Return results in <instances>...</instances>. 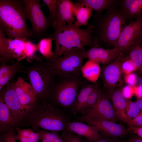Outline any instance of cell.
Instances as JSON below:
<instances>
[{"label":"cell","instance_id":"cell-1","mask_svg":"<svg viewBox=\"0 0 142 142\" xmlns=\"http://www.w3.org/2000/svg\"><path fill=\"white\" fill-rule=\"evenodd\" d=\"M53 33L49 34L48 38H52L55 42L53 61L65 52L85 48L99 47L96 38L93 35L94 26L92 24L85 29H82L74 24L54 27Z\"/></svg>","mask_w":142,"mask_h":142},{"label":"cell","instance_id":"cell-2","mask_svg":"<svg viewBox=\"0 0 142 142\" xmlns=\"http://www.w3.org/2000/svg\"><path fill=\"white\" fill-rule=\"evenodd\" d=\"M69 122L68 117L60 109L49 103L37 101L25 111L20 126L64 132Z\"/></svg>","mask_w":142,"mask_h":142},{"label":"cell","instance_id":"cell-3","mask_svg":"<svg viewBox=\"0 0 142 142\" xmlns=\"http://www.w3.org/2000/svg\"><path fill=\"white\" fill-rule=\"evenodd\" d=\"M26 19L22 0H0V28L8 38L28 39L32 37Z\"/></svg>","mask_w":142,"mask_h":142},{"label":"cell","instance_id":"cell-4","mask_svg":"<svg viewBox=\"0 0 142 142\" xmlns=\"http://www.w3.org/2000/svg\"><path fill=\"white\" fill-rule=\"evenodd\" d=\"M114 5L104 15L97 13L94 15L92 34L99 45L104 43L114 46L126 26L121 10Z\"/></svg>","mask_w":142,"mask_h":142},{"label":"cell","instance_id":"cell-5","mask_svg":"<svg viewBox=\"0 0 142 142\" xmlns=\"http://www.w3.org/2000/svg\"><path fill=\"white\" fill-rule=\"evenodd\" d=\"M31 84L36 93L37 101L46 102L51 91L53 73L49 62L36 59L26 67Z\"/></svg>","mask_w":142,"mask_h":142},{"label":"cell","instance_id":"cell-6","mask_svg":"<svg viewBox=\"0 0 142 142\" xmlns=\"http://www.w3.org/2000/svg\"><path fill=\"white\" fill-rule=\"evenodd\" d=\"M85 48L65 52L53 61H49L54 75L63 77L79 75L85 59L82 55Z\"/></svg>","mask_w":142,"mask_h":142},{"label":"cell","instance_id":"cell-7","mask_svg":"<svg viewBox=\"0 0 142 142\" xmlns=\"http://www.w3.org/2000/svg\"><path fill=\"white\" fill-rule=\"evenodd\" d=\"M26 19L30 22L33 35L38 37H47L48 29L52 27L48 17L44 14L40 0H23Z\"/></svg>","mask_w":142,"mask_h":142},{"label":"cell","instance_id":"cell-8","mask_svg":"<svg viewBox=\"0 0 142 142\" xmlns=\"http://www.w3.org/2000/svg\"><path fill=\"white\" fill-rule=\"evenodd\" d=\"M0 61L1 64L9 62L13 64V60L20 62L26 58L25 48L26 39H11L7 37L0 28Z\"/></svg>","mask_w":142,"mask_h":142},{"label":"cell","instance_id":"cell-9","mask_svg":"<svg viewBox=\"0 0 142 142\" xmlns=\"http://www.w3.org/2000/svg\"><path fill=\"white\" fill-rule=\"evenodd\" d=\"M79 85V82L76 79L64 81L58 84L49 95L52 96L53 101L58 105L64 107L72 106L78 93Z\"/></svg>","mask_w":142,"mask_h":142},{"label":"cell","instance_id":"cell-10","mask_svg":"<svg viewBox=\"0 0 142 142\" xmlns=\"http://www.w3.org/2000/svg\"><path fill=\"white\" fill-rule=\"evenodd\" d=\"M142 34V18H140L126 25L113 47L124 53L128 52L133 46L139 43Z\"/></svg>","mask_w":142,"mask_h":142},{"label":"cell","instance_id":"cell-11","mask_svg":"<svg viewBox=\"0 0 142 142\" xmlns=\"http://www.w3.org/2000/svg\"><path fill=\"white\" fill-rule=\"evenodd\" d=\"M79 120L95 128L102 136L120 138L125 136L128 133V130L123 125L116 123L83 115Z\"/></svg>","mask_w":142,"mask_h":142},{"label":"cell","instance_id":"cell-12","mask_svg":"<svg viewBox=\"0 0 142 142\" xmlns=\"http://www.w3.org/2000/svg\"><path fill=\"white\" fill-rule=\"evenodd\" d=\"M15 82L11 80L0 92V99L7 105L16 121L20 127L25 111L20 103L14 88Z\"/></svg>","mask_w":142,"mask_h":142},{"label":"cell","instance_id":"cell-13","mask_svg":"<svg viewBox=\"0 0 142 142\" xmlns=\"http://www.w3.org/2000/svg\"><path fill=\"white\" fill-rule=\"evenodd\" d=\"M83 115L116 123L119 120L116 116L107 95L102 94L98 104L87 110Z\"/></svg>","mask_w":142,"mask_h":142},{"label":"cell","instance_id":"cell-14","mask_svg":"<svg viewBox=\"0 0 142 142\" xmlns=\"http://www.w3.org/2000/svg\"><path fill=\"white\" fill-rule=\"evenodd\" d=\"M126 55L121 53L113 62L106 66L102 71V76L105 86L109 90L115 89L120 83L123 73L121 63Z\"/></svg>","mask_w":142,"mask_h":142},{"label":"cell","instance_id":"cell-15","mask_svg":"<svg viewBox=\"0 0 142 142\" xmlns=\"http://www.w3.org/2000/svg\"><path fill=\"white\" fill-rule=\"evenodd\" d=\"M14 88L20 103L24 111L31 107L37 101L36 93L31 84L19 77Z\"/></svg>","mask_w":142,"mask_h":142},{"label":"cell","instance_id":"cell-16","mask_svg":"<svg viewBox=\"0 0 142 142\" xmlns=\"http://www.w3.org/2000/svg\"><path fill=\"white\" fill-rule=\"evenodd\" d=\"M121 53L115 48L107 49L94 47L84 50L82 55L85 59L87 58L99 64H106L115 60Z\"/></svg>","mask_w":142,"mask_h":142},{"label":"cell","instance_id":"cell-17","mask_svg":"<svg viewBox=\"0 0 142 142\" xmlns=\"http://www.w3.org/2000/svg\"><path fill=\"white\" fill-rule=\"evenodd\" d=\"M73 4L69 0H58L56 21L53 28L74 23L76 20L73 14Z\"/></svg>","mask_w":142,"mask_h":142},{"label":"cell","instance_id":"cell-18","mask_svg":"<svg viewBox=\"0 0 142 142\" xmlns=\"http://www.w3.org/2000/svg\"><path fill=\"white\" fill-rule=\"evenodd\" d=\"M107 95L118 118L127 123L129 119L126 110V100L123 95L122 90L118 88L109 90Z\"/></svg>","mask_w":142,"mask_h":142},{"label":"cell","instance_id":"cell-19","mask_svg":"<svg viewBox=\"0 0 142 142\" xmlns=\"http://www.w3.org/2000/svg\"><path fill=\"white\" fill-rule=\"evenodd\" d=\"M66 132L75 133L90 141L97 139L101 136L95 128L82 122H69L67 125Z\"/></svg>","mask_w":142,"mask_h":142},{"label":"cell","instance_id":"cell-20","mask_svg":"<svg viewBox=\"0 0 142 142\" xmlns=\"http://www.w3.org/2000/svg\"><path fill=\"white\" fill-rule=\"evenodd\" d=\"M26 67L20 62L17 61L12 64H1L0 67V91L3 87L7 85L17 73L23 72L27 73L24 70Z\"/></svg>","mask_w":142,"mask_h":142},{"label":"cell","instance_id":"cell-21","mask_svg":"<svg viewBox=\"0 0 142 142\" xmlns=\"http://www.w3.org/2000/svg\"><path fill=\"white\" fill-rule=\"evenodd\" d=\"M19 126L5 103L0 99V132L1 134L15 130Z\"/></svg>","mask_w":142,"mask_h":142},{"label":"cell","instance_id":"cell-22","mask_svg":"<svg viewBox=\"0 0 142 142\" xmlns=\"http://www.w3.org/2000/svg\"><path fill=\"white\" fill-rule=\"evenodd\" d=\"M121 11L125 20L142 18V0H124L121 4Z\"/></svg>","mask_w":142,"mask_h":142},{"label":"cell","instance_id":"cell-23","mask_svg":"<svg viewBox=\"0 0 142 142\" xmlns=\"http://www.w3.org/2000/svg\"><path fill=\"white\" fill-rule=\"evenodd\" d=\"M93 9L87 4L77 2L74 3L73 14L76 19L74 23L76 26H86L92 15Z\"/></svg>","mask_w":142,"mask_h":142},{"label":"cell","instance_id":"cell-24","mask_svg":"<svg viewBox=\"0 0 142 142\" xmlns=\"http://www.w3.org/2000/svg\"><path fill=\"white\" fill-rule=\"evenodd\" d=\"M100 71L98 63L89 59L83 65L81 70V73L84 77L94 83L98 79Z\"/></svg>","mask_w":142,"mask_h":142},{"label":"cell","instance_id":"cell-25","mask_svg":"<svg viewBox=\"0 0 142 142\" xmlns=\"http://www.w3.org/2000/svg\"><path fill=\"white\" fill-rule=\"evenodd\" d=\"M97 86L95 85L89 84L82 88L78 93L75 101L72 106L73 114H75L80 113L89 96Z\"/></svg>","mask_w":142,"mask_h":142},{"label":"cell","instance_id":"cell-26","mask_svg":"<svg viewBox=\"0 0 142 142\" xmlns=\"http://www.w3.org/2000/svg\"><path fill=\"white\" fill-rule=\"evenodd\" d=\"M78 3L85 4L94 10L97 14H100L104 10H108L113 6L115 1L113 0H79Z\"/></svg>","mask_w":142,"mask_h":142},{"label":"cell","instance_id":"cell-27","mask_svg":"<svg viewBox=\"0 0 142 142\" xmlns=\"http://www.w3.org/2000/svg\"><path fill=\"white\" fill-rule=\"evenodd\" d=\"M53 39L51 38H42L37 45L38 50L48 61H50L54 55L52 50Z\"/></svg>","mask_w":142,"mask_h":142},{"label":"cell","instance_id":"cell-28","mask_svg":"<svg viewBox=\"0 0 142 142\" xmlns=\"http://www.w3.org/2000/svg\"><path fill=\"white\" fill-rule=\"evenodd\" d=\"M102 94L101 91L97 86L89 96L80 113L83 114L89 109L97 106L100 100Z\"/></svg>","mask_w":142,"mask_h":142},{"label":"cell","instance_id":"cell-29","mask_svg":"<svg viewBox=\"0 0 142 142\" xmlns=\"http://www.w3.org/2000/svg\"><path fill=\"white\" fill-rule=\"evenodd\" d=\"M128 52L130 59L137 69H140L142 63V42L133 46Z\"/></svg>","mask_w":142,"mask_h":142},{"label":"cell","instance_id":"cell-30","mask_svg":"<svg viewBox=\"0 0 142 142\" xmlns=\"http://www.w3.org/2000/svg\"><path fill=\"white\" fill-rule=\"evenodd\" d=\"M42 1L48 9L49 14L48 17L52 27L56 21L58 0H43Z\"/></svg>","mask_w":142,"mask_h":142},{"label":"cell","instance_id":"cell-31","mask_svg":"<svg viewBox=\"0 0 142 142\" xmlns=\"http://www.w3.org/2000/svg\"><path fill=\"white\" fill-rule=\"evenodd\" d=\"M126 110L129 121L136 117L140 113V109L136 102L126 99Z\"/></svg>","mask_w":142,"mask_h":142},{"label":"cell","instance_id":"cell-32","mask_svg":"<svg viewBox=\"0 0 142 142\" xmlns=\"http://www.w3.org/2000/svg\"><path fill=\"white\" fill-rule=\"evenodd\" d=\"M37 45L27 39L26 40L25 48V53L26 58L29 62H32L37 50Z\"/></svg>","mask_w":142,"mask_h":142},{"label":"cell","instance_id":"cell-33","mask_svg":"<svg viewBox=\"0 0 142 142\" xmlns=\"http://www.w3.org/2000/svg\"><path fill=\"white\" fill-rule=\"evenodd\" d=\"M38 134L40 140L43 138L49 139L52 141L59 138L60 135L58 134L57 132L51 131L44 130L39 128L33 129Z\"/></svg>","mask_w":142,"mask_h":142},{"label":"cell","instance_id":"cell-34","mask_svg":"<svg viewBox=\"0 0 142 142\" xmlns=\"http://www.w3.org/2000/svg\"><path fill=\"white\" fill-rule=\"evenodd\" d=\"M126 56L121 64V67L123 73L128 74L137 70L132 61Z\"/></svg>","mask_w":142,"mask_h":142},{"label":"cell","instance_id":"cell-35","mask_svg":"<svg viewBox=\"0 0 142 142\" xmlns=\"http://www.w3.org/2000/svg\"><path fill=\"white\" fill-rule=\"evenodd\" d=\"M17 133L15 130H11L1 134L0 142H17Z\"/></svg>","mask_w":142,"mask_h":142},{"label":"cell","instance_id":"cell-36","mask_svg":"<svg viewBox=\"0 0 142 142\" xmlns=\"http://www.w3.org/2000/svg\"><path fill=\"white\" fill-rule=\"evenodd\" d=\"M127 124L128 126L138 127L142 125V110L136 117L129 120Z\"/></svg>","mask_w":142,"mask_h":142},{"label":"cell","instance_id":"cell-37","mask_svg":"<svg viewBox=\"0 0 142 142\" xmlns=\"http://www.w3.org/2000/svg\"><path fill=\"white\" fill-rule=\"evenodd\" d=\"M124 79L126 83L132 87L135 86L137 81L136 75L133 72L126 74Z\"/></svg>","mask_w":142,"mask_h":142},{"label":"cell","instance_id":"cell-38","mask_svg":"<svg viewBox=\"0 0 142 142\" xmlns=\"http://www.w3.org/2000/svg\"><path fill=\"white\" fill-rule=\"evenodd\" d=\"M119 138L101 136L99 138L89 142H123Z\"/></svg>","mask_w":142,"mask_h":142},{"label":"cell","instance_id":"cell-39","mask_svg":"<svg viewBox=\"0 0 142 142\" xmlns=\"http://www.w3.org/2000/svg\"><path fill=\"white\" fill-rule=\"evenodd\" d=\"M122 91L123 95L126 99H130L134 94L133 87L129 85L124 87Z\"/></svg>","mask_w":142,"mask_h":142},{"label":"cell","instance_id":"cell-40","mask_svg":"<svg viewBox=\"0 0 142 142\" xmlns=\"http://www.w3.org/2000/svg\"><path fill=\"white\" fill-rule=\"evenodd\" d=\"M69 132V133L67 134L66 132H64L66 142H82L78 136L73 134V133Z\"/></svg>","mask_w":142,"mask_h":142},{"label":"cell","instance_id":"cell-41","mask_svg":"<svg viewBox=\"0 0 142 142\" xmlns=\"http://www.w3.org/2000/svg\"><path fill=\"white\" fill-rule=\"evenodd\" d=\"M129 130L133 133L136 134L139 137L142 138V127H136L130 126H128Z\"/></svg>","mask_w":142,"mask_h":142},{"label":"cell","instance_id":"cell-42","mask_svg":"<svg viewBox=\"0 0 142 142\" xmlns=\"http://www.w3.org/2000/svg\"><path fill=\"white\" fill-rule=\"evenodd\" d=\"M133 87L134 94L138 99L142 98V87L135 86Z\"/></svg>","mask_w":142,"mask_h":142},{"label":"cell","instance_id":"cell-43","mask_svg":"<svg viewBox=\"0 0 142 142\" xmlns=\"http://www.w3.org/2000/svg\"><path fill=\"white\" fill-rule=\"evenodd\" d=\"M16 138L17 140H18L20 142H34L30 138L18 135L17 134Z\"/></svg>","mask_w":142,"mask_h":142},{"label":"cell","instance_id":"cell-44","mask_svg":"<svg viewBox=\"0 0 142 142\" xmlns=\"http://www.w3.org/2000/svg\"><path fill=\"white\" fill-rule=\"evenodd\" d=\"M129 141L130 142H142V138L140 137H131Z\"/></svg>","mask_w":142,"mask_h":142},{"label":"cell","instance_id":"cell-45","mask_svg":"<svg viewBox=\"0 0 142 142\" xmlns=\"http://www.w3.org/2000/svg\"><path fill=\"white\" fill-rule=\"evenodd\" d=\"M65 141L64 134L62 135H60V136L56 139L52 141V142H64Z\"/></svg>","mask_w":142,"mask_h":142},{"label":"cell","instance_id":"cell-46","mask_svg":"<svg viewBox=\"0 0 142 142\" xmlns=\"http://www.w3.org/2000/svg\"><path fill=\"white\" fill-rule=\"evenodd\" d=\"M140 110H142V98L138 99L136 102Z\"/></svg>","mask_w":142,"mask_h":142},{"label":"cell","instance_id":"cell-47","mask_svg":"<svg viewBox=\"0 0 142 142\" xmlns=\"http://www.w3.org/2000/svg\"><path fill=\"white\" fill-rule=\"evenodd\" d=\"M138 83L139 85L142 87V75L139 79Z\"/></svg>","mask_w":142,"mask_h":142},{"label":"cell","instance_id":"cell-48","mask_svg":"<svg viewBox=\"0 0 142 142\" xmlns=\"http://www.w3.org/2000/svg\"><path fill=\"white\" fill-rule=\"evenodd\" d=\"M41 140L42 142H52V141L51 140L43 138Z\"/></svg>","mask_w":142,"mask_h":142},{"label":"cell","instance_id":"cell-49","mask_svg":"<svg viewBox=\"0 0 142 142\" xmlns=\"http://www.w3.org/2000/svg\"><path fill=\"white\" fill-rule=\"evenodd\" d=\"M142 41V34L141 35V36L140 37L139 42H141Z\"/></svg>","mask_w":142,"mask_h":142},{"label":"cell","instance_id":"cell-50","mask_svg":"<svg viewBox=\"0 0 142 142\" xmlns=\"http://www.w3.org/2000/svg\"><path fill=\"white\" fill-rule=\"evenodd\" d=\"M140 69V71H141V72H142V63L141 65V66Z\"/></svg>","mask_w":142,"mask_h":142},{"label":"cell","instance_id":"cell-51","mask_svg":"<svg viewBox=\"0 0 142 142\" xmlns=\"http://www.w3.org/2000/svg\"><path fill=\"white\" fill-rule=\"evenodd\" d=\"M142 127V125H140V126L138 127Z\"/></svg>","mask_w":142,"mask_h":142},{"label":"cell","instance_id":"cell-52","mask_svg":"<svg viewBox=\"0 0 142 142\" xmlns=\"http://www.w3.org/2000/svg\"><path fill=\"white\" fill-rule=\"evenodd\" d=\"M128 142H130V141H128Z\"/></svg>","mask_w":142,"mask_h":142},{"label":"cell","instance_id":"cell-53","mask_svg":"<svg viewBox=\"0 0 142 142\" xmlns=\"http://www.w3.org/2000/svg\"></svg>","mask_w":142,"mask_h":142}]
</instances>
